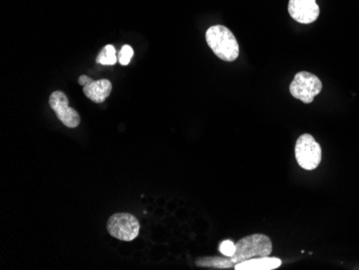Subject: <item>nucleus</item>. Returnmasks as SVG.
Listing matches in <instances>:
<instances>
[{"mask_svg":"<svg viewBox=\"0 0 359 270\" xmlns=\"http://www.w3.org/2000/svg\"><path fill=\"white\" fill-rule=\"evenodd\" d=\"M92 81L93 79H90V76H81L78 80L79 84L82 86H88V84H90Z\"/></svg>","mask_w":359,"mask_h":270,"instance_id":"ddd939ff","label":"nucleus"},{"mask_svg":"<svg viewBox=\"0 0 359 270\" xmlns=\"http://www.w3.org/2000/svg\"><path fill=\"white\" fill-rule=\"evenodd\" d=\"M295 156L302 168L314 170L322 162V148L312 135L304 134L296 142Z\"/></svg>","mask_w":359,"mask_h":270,"instance_id":"7ed1b4c3","label":"nucleus"},{"mask_svg":"<svg viewBox=\"0 0 359 270\" xmlns=\"http://www.w3.org/2000/svg\"><path fill=\"white\" fill-rule=\"evenodd\" d=\"M322 81L316 74L300 72L290 83V92L292 97L308 104L313 102L314 98L322 92Z\"/></svg>","mask_w":359,"mask_h":270,"instance_id":"20e7f679","label":"nucleus"},{"mask_svg":"<svg viewBox=\"0 0 359 270\" xmlns=\"http://www.w3.org/2000/svg\"><path fill=\"white\" fill-rule=\"evenodd\" d=\"M112 92V83L107 79H102L98 81L93 80L90 84L83 86V93L88 100L96 104H102Z\"/></svg>","mask_w":359,"mask_h":270,"instance_id":"6e6552de","label":"nucleus"},{"mask_svg":"<svg viewBox=\"0 0 359 270\" xmlns=\"http://www.w3.org/2000/svg\"><path fill=\"white\" fill-rule=\"evenodd\" d=\"M96 62L104 66L116 65L118 62L116 48L112 44H107L100 51V55L97 56Z\"/></svg>","mask_w":359,"mask_h":270,"instance_id":"9d476101","label":"nucleus"},{"mask_svg":"<svg viewBox=\"0 0 359 270\" xmlns=\"http://www.w3.org/2000/svg\"><path fill=\"white\" fill-rule=\"evenodd\" d=\"M282 265L278 257H258L235 265L236 270H273Z\"/></svg>","mask_w":359,"mask_h":270,"instance_id":"1a4fd4ad","label":"nucleus"},{"mask_svg":"<svg viewBox=\"0 0 359 270\" xmlns=\"http://www.w3.org/2000/svg\"><path fill=\"white\" fill-rule=\"evenodd\" d=\"M273 245L271 239L264 234H253L240 239L236 243V251L233 257H208L198 259L196 265L199 267L228 269L233 268L238 263L258 257H269Z\"/></svg>","mask_w":359,"mask_h":270,"instance_id":"f257e3e1","label":"nucleus"},{"mask_svg":"<svg viewBox=\"0 0 359 270\" xmlns=\"http://www.w3.org/2000/svg\"><path fill=\"white\" fill-rule=\"evenodd\" d=\"M108 233L118 241H135L140 231L138 219L130 213H116L110 217L107 223Z\"/></svg>","mask_w":359,"mask_h":270,"instance_id":"39448f33","label":"nucleus"},{"mask_svg":"<svg viewBox=\"0 0 359 270\" xmlns=\"http://www.w3.org/2000/svg\"><path fill=\"white\" fill-rule=\"evenodd\" d=\"M205 40L210 49L219 60L233 62L239 56V43L231 29L225 26H211L205 33Z\"/></svg>","mask_w":359,"mask_h":270,"instance_id":"f03ea898","label":"nucleus"},{"mask_svg":"<svg viewBox=\"0 0 359 270\" xmlns=\"http://www.w3.org/2000/svg\"><path fill=\"white\" fill-rule=\"evenodd\" d=\"M48 104L52 110L55 112L58 120L69 128H76L80 124L81 119L74 109L70 108L67 95L62 90L52 93L48 100Z\"/></svg>","mask_w":359,"mask_h":270,"instance_id":"423d86ee","label":"nucleus"},{"mask_svg":"<svg viewBox=\"0 0 359 270\" xmlns=\"http://www.w3.org/2000/svg\"><path fill=\"white\" fill-rule=\"evenodd\" d=\"M288 13L300 24H311L320 15V7L316 0H290Z\"/></svg>","mask_w":359,"mask_h":270,"instance_id":"0eeeda50","label":"nucleus"},{"mask_svg":"<svg viewBox=\"0 0 359 270\" xmlns=\"http://www.w3.org/2000/svg\"><path fill=\"white\" fill-rule=\"evenodd\" d=\"M133 56H134V49L132 46L128 44H125L120 51V55H118V62L121 65L127 66L128 65L130 60H132Z\"/></svg>","mask_w":359,"mask_h":270,"instance_id":"9b49d317","label":"nucleus"},{"mask_svg":"<svg viewBox=\"0 0 359 270\" xmlns=\"http://www.w3.org/2000/svg\"><path fill=\"white\" fill-rule=\"evenodd\" d=\"M236 251V243L231 241H222L219 245V252H221L223 257H233Z\"/></svg>","mask_w":359,"mask_h":270,"instance_id":"f8f14e48","label":"nucleus"}]
</instances>
